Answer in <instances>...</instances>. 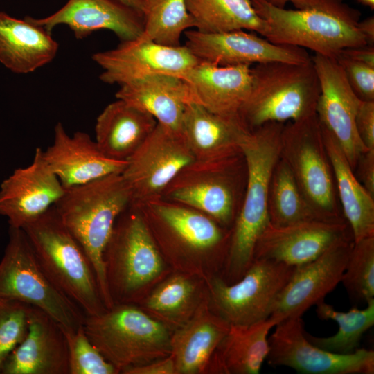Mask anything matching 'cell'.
Instances as JSON below:
<instances>
[{"label": "cell", "instance_id": "1", "mask_svg": "<svg viewBox=\"0 0 374 374\" xmlns=\"http://www.w3.org/2000/svg\"><path fill=\"white\" fill-rule=\"evenodd\" d=\"M132 203L121 173L65 188L53 206L60 219L81 245L95 271L107 309L114 305L109 293L104 251L119 215Z\"/></svg>", "mask_w": 374, "mask_h": 374}, {"label": "cell", "instance_id": "2", "mask_svg": "<svg viewBox=\"0 0 374 374\" xmlns=\"http://www.w3.org/2000/svg\"><path fill=\"white\" fill-rule=\"evenodd\" d=\"M283 123L270 122L251 131L242 150L247 178L243 201L231 229L226 274L233 283L253 263L258 238L269 224L268 195L273 170L280 158Z\"/></svg>", "mask_w": 374, "mask_h": 374}, {"label": "cell", "instance_id": "3", "mask_svg": "<svg viewBox=\"0 0 374 374\" xmlns=\"http://www.w3.org/2000/svg\"><path fill=\"white\" fill-rule=\"evenodd\" d=\"M251 1L268 25L265 37L274 44L334 58L344 48L369 44L359 27V12L342 0H319L302 10L279 8L264 0Z\"/></svg>", "mask_w": 374, "mask_h": 374}, {"label": "cell", "instance_id": "4", "mask_svg": "<svg viewBox=\"0 0 374 374\" xmlns=\"http://www.w3.org/2000/svg\"><path fill=\"white\" fill-rule=\"evenodd\" d=\"M249 94L238 115L253 131L270 122L296 121L316 114L319 80L311 60L271 62L251 67Z\"/></svg>", "mask_w": 374, "mask_h": 374}, {"label": "cell", "instance_id": "5", "mask_svg": "<svg viewBox=\"0 0 374 374\" xmlns=\"http://www.w3.org/2000/svg\"><path fill=\"white\" fill-rule=\"evenodd\" d=\"M21 229L47 276L86 316L107 310L88 256L54 206Z\"/></svg>", "mask_w": 374, "mask_h": 374}, {"label": "cell", "instance_id": "6", "mask_svg": "<svg viewBox=\"0 0 374 374\" xmlns=\"http://www.w3.org/2000/svg\"><path fill=\"white\" fill-rule=\"evenodd\" d=\"M83 328L118 373L171 353V335L167 328L129 303L114 304L98 314L86 316Z\"/></svg>", "mask_w": 374, "mask_h": 374}, {"label": "cell", "instance_id": "7", "mask_svg": "<svg viewBox=\"0 0 374 374\" xmlns=\"http://www.w3.org/2000/svg\"><path fill=\"white\" fill-rule=\"evenodd\" d=\"M247 178L243 154L217 161L195 160L179 171L161 197L194 208L231 229L242 206Z\"/></svg>", "mask_w": 374, "mask_h": 374}, {"label": "cell", "instance_id": "8", "mask_svg": "<svg viewBox=\"0 0 374 374\" xmlns=\"http://www.w3.org/2000/svg\"><path fill=\"white\" fill-rule=\"evenodd\" d=\"M280 157L289 166L319 220L347 222L339 204L332 165L317 114L284 123Z\"/></svg>", "mask_w": 374, "mask_h": 374}, {"label": "cell", "instance_id": "9", "mask_svg": "<svg viewBox=\"0 0 374 374\" xmlns=\"http://www.w3.org/2000/svg\"><path fill=\"white\" fill-rule=\"evenodd\" d=\"M0 299L37 308L66 330H78L86 318L47 276L24 230L12 226L0 260Z\"/></svg>", "mask_w": 374, "mask_h": 374}, {"label": "cell", "instance_id": "10", "mask_svg": "<svg viewBox=\"0 0 374 374\" xmlns=\"http://www.w3.org/2000/svg\"><path fill=\"white\" fill-rule=\"evenodd\" d=\"M103 258L114 305L127 303L162 272L159 249L136 206L130 204L116 220Z\"/></svg>", "mask_w": 374, "mask_h": 374}, {"label": "cell", "instance_id": "11", "mask_svg": "<svg viewBox=\"0 0 374 374\" xmlns=\"http://www.w3.org/2000/svg\"><path fill=\"white\" fill-rule=\"evenodd\" d=\"M133 206L141 213L157 247L168 251L214 254L226 265L231 229L202 212L162 197Z\"/></svg>", "mask_w": 374, "mask_h": 374}, {"label": "cell", "instance_id": "12", "mask_svg": "<svg viewBox=\"0 0 374 374\" xmlns=\"http://www.w3.org/2000/svg\"><path fill=\"white\" fill-rule=\"evenodd\" d=\"M295 268L272 260L254 259L235 283L213 278L210 287L214 313L229 325L247 326L267 319Z\"/></svg>", "mask_w": 374, "mask_h": 374}, {"label": "cell", "instance_id": "13", "mask_svg": "<svg viewBox=\"0 0 374 374\" xmlns=\"http://www.w3.org/2000/svg\"><path fill=\"white\" fill-rule=\"evenodd\" d=\"M268 337L266 360L271 366H287L305 374H373L374 352L358 348L350 354L330 352L305 335L301 317L278 323Z\"/></svg>", "mask_w": 374, "mask_h": 374}, {"label": "cell", "instance_id": "14", "mask_svg": "<svg viewBox=\"0 0 374 374\" xmlns=\"http://www.w3.org/2000/svg\"><path fill=\"white\" fill-rule=\"evenodd\" d=\"M195 158L181 133L157 123L121 172L132 205L161 197L175 176Z\"/></svg>", "mask_w": 374, "mask_h": 374}, {"label": "cell", "instance_id": "15", "mask_svg": "<svg viewBox=\"0 0 374 374\" xmlns=\"http://www.w3.org/2000/svg\"><path fill=\"white\" fill-rule=\"evenodd\" d=\"M92 60L103 69L101 81L120 86L157 74L182 78L199 61L186 46H166L141 35L96 53Z\"/></svg>", "mask_w": 374, "mask_h": 374}, {"label": "cell", "instance_id": "16", "mask_svg": "<svg viewBox=\"0 0 374 374\" xmlns=\"http://www.w3.org/2000/svg\"><path fill=\"white\" fill-rule=\"evenodd\" d=\"M311 58L320 83L316 110L319 121L337 140L354 171L360 155L368 150L355 126L361 100L335 58L319 54Z\"/></svg>", "mask_w": 374, "mask_h": 374}, {"label": "cell", "instance_id": "17", "mask_svg": "<svg viewBox=\"0 0 374 374\" xmlns=\"http://www.w3.org/2000/svg\"><path fill=\"white\" fill-rule=\"evenodd\" d=\"M185 46L199 60L218 66L251 65L271 62L304 63L311 56L304 48L276 44L237 30L218 33L186 30Z\"/></svg>", "mask_w": 374, "mask_h": 374}, {"label": "cell", "instance_id": "18", "mask_svg": "<svg viewBox=\"0 0 374 374\" xmlns=\"http://www.w3.org/2000/svg\"><path fill=\"white\" fill-rule=\"evenodd\" d=\"M353 244L352 235L333 244L316 259L296 266L280 293L271 316L281 321L301 317L310 308L324 301L341 283Z\"/></svg>", "mask_w": 374, "mask_h": 374}, {"label": "cell", "instance_id": "19", "mask_svg": "<svg viewBox=\"0 0 374 374\" xmlns=\"http://www.w3.org/2000/svg\"><path fill=\"white\" fill-rule=\"evenodd\" d=\"M37 148L32 162L18 168L0 185V215L22 229L55 205L65 188Z\"/></svg>", "mask_w": 374, "mask_h": 374}, {"label": "cell", "instance_id": "20", "mask_svg": "<svg viewBox=\"0 0 374 374\" xmlns=\"http://www.w3.org/2000/svg\"><path fill=\"white\" fill-rule=\"evenodd\" d=\"M352 235L347 222L310 220L283 226L269 223L257 240L253 258L296 267L316 259Z\"/></svg>", "mask_w": 374, "mask_h": 374}, {"label": "cell", "instance_id": "21", "mask_svg": "<svg viewBox=\"0 0 374 374\" xmlns=\"http://www.w3.org/2000/svg\"><path fill=\"white\" fill-rule=\"evenodd\" d=\"M42 154L64 188L121 173L127 165V161L106 157L88 134L69 135L61 123L55 126L53 143Z\"/></svg>", "mask_w": 374, "mask_h": 374}, {"label": "cell", "instance_id": "22", "mask_svg": "<svg viewBox=\"0 0 374 374\" xmlns=\"http://www.w3.org/2000/svg\"><path fill=\"white\" fill-rule=\"evenodd\" d=\"M1 374H69L66 340L58 323L31 306L26 335L7 359Z\"/></svg>", "mask_w": 374, "mask_h": 374}, {"label": "cell", "instance_id": "23", "mask_svg": "<svg viewBox=\"0 0 374 374\" xmlns=\"http://www.w3.org/2000/svg\"><path fill=\"white\" fill-rule=\"evenodd\" d=\"M26 17L50 33L56 26L66 25L77 39L105 29L123 42L139 37L143 30V17L116 0H68L46 17Z\"/></svg>", "mask_w": 374, "mask_h": 374}, {"label": "cell", "instance_id": "24", "mask_svg": "<svg viewBox=\"0 0 374 374\" xmlns=\"http://www.w3.org/2000/svg\"><path fill=\"white\" fill-rule=\"evenodd\" d=\"M249 131L239 116H224L201 105L187 104L181 133L195 161H212L242 154V145Z\"/></svg>", "mask_w": 374, "mask_h": 374}, {"label": "cell", "instance_id": "25", "mask_svg": "<svg viewBox=\"0 0 374 374\" xmlns=\"http://www.w3.org/2000/svg\"><path fill=\"white\" fill-rule=\"evenodd\" d=\"M193 102L224 116H239L251 89V66H218L199 61L182 78Z\"/></svg>", "mask_w": 374, "mask_h": 374}, {"label": "cell", "instance_id": "26", "mask_svg": "<svg viewBox=\"0 0 374 374\" xmlns=\"http://www.w3.org/2000/svg\"><path fill=\"white\" fill-rule=\"evenodd\" d=\"M116 97L150 114L163 126L180 133L186 107L193 102L186 82L167 74L153 75L122 85Z\"/></svg>", "mask_w": 374, "mask_h": 374}, {"label": "cell", "instance_id": "27", "mask_svg": "<svg viewBox=\"0 0 374 374\" xmlns=\"http://www.w3.org/2000/svg\"><path fill=\"white\" fill-rule=\"evenodd\" d=\"M58 48L51 33L42 26L0 11V62L12 72L35 71L51 62Z\"/></svg>", "mask_w": 374, "mask_h": 374}, {"label": "cell", "instance_id": "28", "mask_svg": "<svg viewBox=\"0 0 374 374\" xmlns=\"http://www.w3.org/2000/svg\"><path fill=\"white\" fill-rule=\"evenodd\" d=\"M157 125L150 114L123 100L108 104L95 125V141L107 157L127 161Z\"/></svg>", "mask_w": 374, "mask_h": 374}, {"label": "cell", "instance_id": "29", "mask_svg": "<svg viewBox=\"0 0 374 374\" xmlns=\"http://www.w3.org/2000/svg\"><path fill=\"white\" fill-rule=\"evenodd\" d=\"M343 215L354 242L374 236V197L361 184L335 137L321 124Z\"/></svg>", "mask_w": 374, "mask_h": 374}, {"label": "cell", "instance_id": "30", "mask_svg": "<svg viewBox=\"0 0 374 374\" xmlns=\"http://www.w3.org/2000/svg\"><path fill=\"white\" fill-rule=\"evenodd\" d=\"M230 325L207 310L197 312L171 335V353L177 374L202 371L213 355Z\"/></svg>", "mask_w": 374, "mask_h": 374}, {"label": "cell", "instance_id": "31", "mask_svg": "<svg viewBox=\"0 0 374 374\" xmlns=\"http://www.w3.org/2000/svg\"><path fill=\"white\" fill-rule=\"evenodd\" d=\"M280 321L270 316L251 325H230L213 354L216 371L228 374H258L269 353L268 335Z\"/></svg>", "mask_w": 374, "mask_h": 374}, {"label": "cell", "instance_id": "32", "mask_svg": "<svg viewBox=\"0 0 374 374\" xmlns=\"http://www.w3.org/2000/svg\"><path fill=\"white\" fill-rule=\"evenodd\" d=\"M197 30L206 33L237 30L255 31L265 37L269 27L251 0H185Z\"/></svg>", "mask_w": 374, "mask_h": 374}, {"label": "cell", "instance_id": "33", "mask_svg": "<svg viewBox=\"0 0 374 374\" xmlns=\"http://www.w3.org/2000/svg\"><path fill=\"white\" fill-rule=\"evenodd\" d=\"M360 310L353 307L348 312L336 310L322 301L316 305V313L323 320L337 322L339 330L334 335L323 337L310 335L305 330L306 338L323 350L338 354H350L359 348L363 335L374 325V299L366 302Z\"/></svg>", "mask_w": 374, "mask_h": 374}, {"label": "cell", "instance_id": "34", "mask_svg": "<svg viewBox=\"0 0 374 374\" xmlns=\"http://www.w3.org/2000/svg\"><path fill=\"white\" fill-rule=\"evenodd\" d=\"M267 205L269 223L274 226L320 220L305 198L289 166L280 157L273 170Z\"/></svg>", "mask_w": 374, "mask_h": 374}, {"label": "cell", "instance_id": "35", "mask_svg": "<svg viewBox=\"0 0 374 374\" xmlns=\"http://www.w3.org/2000/svg\"><path fill=\"white\" fill-rule=\"evenodd\" d=\"M143 18L141 35L169 46H180L182 33L195 28L185 0H148Z\"/></svg>", "mask_w": 374, "mask_h": 374}, {"label": "cell", "instance_id": "36", "mask_svg": "<svg viewBox=\"0 0 374 374\" xmlns=\"http://www.w3.org/2000/svg\"><path fill=\"white\" fill-rule=\"evenodd\" d=\"M341 283L356 299H374V236L354 242Z\"/></svg>", "mask_w": 374, "mask_h": 374}, {"label": "cell", "instance_id": "37", "mask_svg": "<svg viewBox=\"0 0 374 374\" xmlns=\"http://www.w3.org/2000/svg\"><path fill=\"white\" fill-rule=\"evenodd\" d=\"M62 330L68 348L69 374L118 373L90 341L83 326L76 330Z\"/></svg>", "mask_w": 374, "mask_h": 374}, {"label": "cell", "instance_id": "38", "mask_svg": "<svg viewBox=\"0 0 374 374\" xmlns=\"http://www.w3.org/2000/svg\"><path fill=\"white\" fill-rule=\"evenodd\" d=\"M31 305L0 299V374L4 364L24 339Z\"/></svg>", "mask_w": 374, "mask_h": 374}, {"label": "cell", "instance_id": "39", "mask_svg": "<svg viewBox=\"0 0 374 374\" xmlns=\"http://www.w3.org/2000/svg\"><path fill=\"white\" fill-rule=\"evenodd\" d=\"M195 286L188 278L174 276L162 283L149 296L146 306L163 315L180 313L190 303Z\"/></svg>", "mask_w": 374, "mask_h": 374}, {"label": "cell", "instance_id": "40", "mask_svg": "<svg viewBox=\"0 0 374 374\" xmlns=\"http://www.w3.org/2000/svg\"><path fill=\"white\" fill-rule=\"evenodd\" d=\"M355 94L363 101H374V67L348 57H335Z\"/></svg>", "mask_w": 374, "mask_h": 374}, {"label": "cell", "instance_id": "41", "mask_svg": "<svg viewBox=\"0 0 374 374\" xmlns=\"http://www.w3.org/2000/svg\"><path fill=\"white\" fill-rule=\"evenodd\" d=\"M355 126L359 136L367 150L374 149V101L361 100Z\"/></svg>", "mask_w": 374, "mask_h": 374}, {"label": "cell", "instance_id": "42", "mask_svg": "<svg viewBox=\"0 0 374 374\" xmlns=\"http://www.w3.org/2000/svg\"><path fill=\"white\" fill-rule=\"evenodd\" d=\"M354 171L361 184L374 197V149L368 150L360 155Z\"/></svg>", "mask_w": 374, "mask_h": 374}, {"label": "cell", "instance_id": "43", "mask_svg": "<svg viewBox=\"0 0 374 374\" xmlns=\"http://www.w3.org/2000/svg\"><path fill=\"white\" fill-rule=\"evenodd\" d=\"M125 374H175V366L172 355L150 363L128 368Z\"/></svg>", "mask_w": 374, "mask_h": 374}, {"label": "cell", "instance_id": "44", "mask_svg": "<svg viewBox=\"0 0 374 374\" xmlns=\"http://www.w3.org/2000/svg\"><path fill=\"white\" fill-rule=\"evenodd\" d=\"M366 64L374 67V47L373 45H364L343 49L337 55Z\"/></svg>", "mask_w": 374, "mask_h": 374}, {"label": "cell", "instance_id": "45", "mask_svg": "<svg viewBox=\"0 0 374 374\" xmlns=\"http://www.w3.org/2000/svg\"><path fill=\"white\" fill-rule=\"evenodd\" d=\"M267 3L279 8H285L287 2H291L298 10L312 7L318 3L319 0H264Z\"/></svg>", "mask_w": 374, "mask_h": 374}, {"label": "cell", "instance_id": "46", "mask_svg": "<svg viewBox=\"0 0 374 374\" xmlns=\"http://www.w3.org/2000/svg\"><path fill=\"white\" fill-rule=\"evenodd\" d=\"M359 27L368 39V44L373 46L374 43V19L373 17L359 21Z\"/></svg>", "mask_w": 374, "mask_h": 374}, {"label": "cell", "instance_id": "47", "mask_svg": "<svg viewBox=\"0 0 374 374\" xmlns=\"http://www.w3.org/2000/svg\"><path fill=\"white\" fill-rule=\"evenodd\" d=\"M143 17L148 0H116Z\"/></svg>", "mask_w": 374, "mask_h": 374}, {"label": "cell", "instance_id": "48", "mask_svg": "<svg viewBox=\"0 0 374 374\" xmlns=\"http://www.w3.org/2000/svg\"><path fill=\"white\" fill-rule=\"evenodd\" d=\"M359 3H362L364 6H367L371 8H374V0H357Z\"/></svg>", "mask_w": 374, "mask_h": 374}]
</instances>
